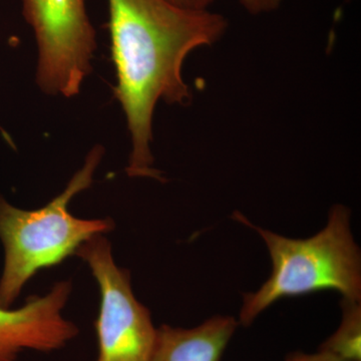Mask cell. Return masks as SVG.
I'll return each mask as SVG.
<instances>
[{"label":"cell","mask_w":361,"mask_h":361,"mask_svg":"<svg viewBox=\"0 0 361 361\" xmlns=\"http://www.w3.org/2000/svg\"><path fill=\"white\" fill-rule=\"evenodd\" d=\"M111 56L120 102L130 135L129 177L164 182L154 167L153 116L160 101L187 106L189 85L183 78L185 59L192 51L211 47L227 32L222 14L183 8L168 0H109Z\"/></svg>","instance_id":"cell-1"},{"label":"cell","mask_w":361,"mask_h":361,"mask_svg":"<svg viewBox=\"0 0 361 361\" xmlns=\"http://www.w3.org/2000/svg\"><path fill=\"white\" fill-rule=\"evenodd\" d=\"M233 219L262 237L272 261L267 281L244 295L239 324L249 326L280 299L313 292L334 290L343 299L361 302V255L348 207H332L326 226L308 239L287 238L263 229L237 211Z\"/></svg>","instance_id":"cell-2"},{"label":"cell","mask_w":361,"mask_h":361,"mask_svg":"<svg viewBox=\"0 0 361 361\" xmlns=\"http://www.w3.org/2000/svg\"><path fill=\"white\" fill-rule=\"evenodd\" d=\"M104 149L97 145L68 186L37 210L16 208L0 196V240L4 267L0 278V306L9 307L39 271L63 263L85 242L115 227L113 220L80 219L68 211L71 199L89 189Z\"/></svg>","instance_id":"cell-3"},{"label":"cell","mask_w":361,"mask_h":361,"mask_svg":"<svg viewBox=\"0 0 361 361\" xmlns=\"http://www.w3.org/2000/svg\"><path fill=\"white\" fill-rule=\"evenodd\" d=\"M23 16L39 47V89L49 96H78L97 49L85 0H23Z\"/></svg>","instance_id":"cell-4"},{"label":"cell","mask_w":361,"mask_h":361,"mask_svg":"<svg viewBox=\"0 0 361 361\" xmlns=\"http://www.w3.org/2000/svg\"><path fill=\"white\" fill-rule=\"evenodd\" d=\"M75 255L89 266L101 292L96 320L97 361H149L157 329L146 306L137 300L127 269L118 267L109 240L96 235Z\"/></svg>","instance_id":"cell-5"},{"label":"cell","mask_w":361,"mask_h":361,"mask_svg":"<svg viewBox=\"0 0 361 361\" xmlns=\"http://www.w3.org/2000/svg\"><path fill=\"white\" fill-rule=\"evenodd\" d=\"M73 285L56 282L44 296L33 295L18 310L0 306V361H16L25 349L51 353L78 334L75 323L61 314Z\"/></svg>","instance_id":"cell-6"},{"label":"cell","mask_w":361,"mask_h":361,"mask_svg":"<svg viewBox=\"0 0 361 361\" xmlns=\"http://www.w3.org/2000/svg\"><path fill=\"white\" fill-rule=\"evenodd\" d=\"M239 322L232 316H214L194 329H157L149 361H220Z\"/></svg>","instance_id":"cell-7"},{"label":"cell","mask_w":361,"mask_h":361,"mask_svg":"<svg viewBox=\"0 0 361 361\" xmlns=\"http://www.w3.org/2000/svg\"><path fill=\"white\" fill-rule=\"evenodd\" d=\"M341 323L319 351L344 361H361V302L342 298Z\"/></svg>","instance_id":"cell-8"},{"label":"cell","mask_w":361,"mask_h":361,"mask_svg":"<svg viewBox=\"0 0 361 361\" xmlns=\"http://www.w3.org/2000/svg\"><path fill=\"white\" fill-rule=\"evenodd\" d=\"M247 13L252 16L272 13L281 6L282 0H239Z\"/></svg>","instance_id":"cell-9"},{"label":"cell","mask_w":361,"mask_h":361,"mask_svg":"<svg viewBox=\"0 0 361 361\" xmlns=\"http://www.w3.org/2000/svg\"><path fill=\"white\" fill-rule=\"evenodd\" d=\"M285 361H344L339 360L336 356L319 351L314 355H307L303 353H293L286 356Z\"/></svg>","instance_id":"cell-10"},{"label":"cell","mask_w":361,"mask_h":361,"mask_svg":"<svg viewBox=\"0 0 361 361\" xmlns=\"http://www.w3.org/2000/svg\"><path fill=\"white\" fill-rule=\"evenodd\" d=\"M175 6L183 8L195 9V11H206L212 6L215 0H168Z\"/></svg>","instance_id":"cell-11"}]
</instances>
